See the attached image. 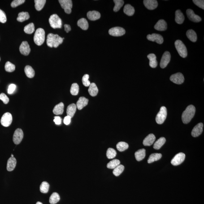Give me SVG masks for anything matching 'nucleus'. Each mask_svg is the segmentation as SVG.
I'll return each mask as SVG.
<instances>
[{
	"mask_svg": "<svg viewBox=\"0 0 204 204\" xmlns=\"http://www.w3.org/2000/svg\"><path fill=\"white\" fill-rule=\"evenodd\" d=\"M65 31H66L67 33H68L69 32L71 31V26L69 25L65 24L64 26Z\"/></svg>",
	"mask_w": 204,
	"mask_h": 204,
	"instance_id": "nucleus-56",
	"label": "nucleus"
},
{
	"mask_svg": "<svg viewBox=\"0 0 204 204\" xmlns=\"http://www.w3.org/2000/svg\"><path fill=\"white\" fill-rule=\"evenodd\" d=\"M71 117L68 116H67L65 117L64 119V123L66 125H68L71 123Z\"/></svg>",
	"mask_w": 204,
	"mask_h": 204,
	"instance_id": "nucleus-54",
	"label": "nucleus"
},
{
	"mask_svg": "<svg viewBox=\"0 0 204 204\" xmlns=\"http://www.w3.org/2000/svg\"><path fill=\"white\" fill-rule=\"evenodd\" d=\"M45 32L43 29L39 28L36 30L34 36V41L36 45L40 46L44 42Z\"/></svg>",
	"mask_w": 204,
	"mask_h": 204,
	"instance_id": "nucleus-3",
	"label": "nucleus"
},
{
	"mask_svg": "<svg viewBox=\"0 0 204 204\" xmlns=\"http://www.w3.org/2000/svg\"><path fill=\"white\" fill-rule=\"evenodd\" d=\"M124 12L128 16H132L135 13V9L130 4L126 5L124 8Z\"/></svg>",
	"mask_w": 204,
	"mask_h": 204,
	"instance_id": "nucleus-32",
	"label": "nucleus"
},
{
	"mask_svg": "<svg viewBox=\"0 0 204 204\" xmlns=\"http://www.w3.org/2000/svg\"><path fill=\"white\" fill-rule=\"evenodd\" d=\"M36 204H42V203L40 202H37Z\"/></svg>",
	"mask_w": 204,
	"mask_h": 204,
	"instance_id": "nucleus-57",
	"label": "nucleus"
},
{
	"mask_svg": "<svg viewBox=\"0 0 204 204\" xmlns=\"http://www.w3.org/2000/svg\"><path fill=\"white\" fill-rule=\"evenodd\" d=\"M88 19L91 20H96L101 17L100 13L96 11H89L87 13Z\"/></svg>",
	"mask_w": 204,
	"mask_h": 204,
	"instance_id": "nucleus-22",
	"label": "nucleus"
},
{
	"mask_svg": "<svg viewBox=\"0 0 204 204\" xmlns=\"http://www.w3.org/2000/svg\"><path fill=\"white\" fill-rule=\"evenodd\" d=\"M171 55L169 52L166 51L164 53L161 59L160 66L162 68H164L167 66L171 60Z\"/></svg>",
	"mask_w": 204,
	"mask_h": 204,
	"instance_id": "nucleus-11",
	"label": "nucleus"
},
{
	"mask_svg": "<svg viewBox=\"0 0 204 204\" xmlns=\"http://www.w3.org/2000/svg\"><path fill=\"white\" fill-rule=\"evenodd\" d=\"M186 14L189 20L192 22L198 23L201 20V18L198 16L196 15L191 9H188L186 10Z\"/></svg>",
	"mask_w": 204,
	"mask_h": 204,
	"instance_id": "nucleus-15",
	"label": "nucleus"
},
{
	"mask_svg": "<svg viewBox=\"0 0 204 204\" xmlns=\"http://www.w3.org/2000/svg\"><path fill=\"white\" fill-rule=\"evenodd\" d=\"M154 28L158 31H164L167 30V24L165 21L163 19H160L157 22L154 26Z\"/></svg>",
	"mask_w": 204,
	"mask_h": 204,
	"instance_id": "nucleus-18",
	"label": "nucleus"
},
{
	"mask_svg": "<svg viewBox=\"0 0 204 204\" xmlns=\"http://www.w3.org/2000/svg\"><path fill=\"white\" fill-rule=\"evenodd\" d=\"M193 2L196 6L204 10V1L203 0H193Z\"/></svg>",
	"mask_w": 204,
	"mask_h": 204,
	"instance_id": "nucleus-51",
	"label": "nucleus"
},
{
	"mask_svg": "<svg viewBox=\"0 0 204 204\" xmlns=\"http://www.w3.org/2000/svg\"><path fill=\"white\" fill-rule=\"evenodd\" d=\"M166 140L164 137H161L157 140L154 145V148L156 150L160 149L165 143Z\"/></svg>",
	"mask_w": 204,
	"mask_h": 204,
	"instance_id": "nucleus-34",
	"label": "nucleus"
},
{
	"mask_svg": "<svg viewBox=\"0 0 204 204\" xmlns=\"http://www.w3.org/2000/svg\"><path fill=\"white\" fill-rule=\"evenodd\" d=\"M61 6L64 10L71 9L72 8V1L71 0H59Z\"/></svg>",
	"mask_w": 204,
	"mask_h": 204,
	"instance_id": "nucleus-25",
	"label": "nucleus"
},
{
	"mask_svg": "<svg viewBox=\"0 0 204 204\" xmlns=\"http://www.w3.org/2000/svg\"><path fill=\"white\" fill-rule=\"evenodd\" d=\"M0 100L3 101L5 104L8 103L9 99L5 93H2L0 94Z\"/></svg>",
	"mask_w": 204,
	"mask_h": 204,
	"instance_id": "nucleus-52",
	"label": "nucleus"
},
{
	"mask_svg": "<svg viewBox=\"0 0 204 204\" xmlns=\"http://www.w3.org/2000/svg\"><path fill=\"white\" fill-rule=\"evenodd\" d=\"M12 120L13 118L11 114L10 113H6L4 114L1 118V124L4 127H8L12 123Z\"/></svg>",
	"mask_w": 204,
	"mask_h": 204,
	"instance_id": "nucleus-7",
	"label": "nucleus"
},
{
	"mask_svg": "<svg viewBox=\"0 0 204 204\" xmlns=\"http://www.w3.org/2000/svg\"><path fill=\"white\" fill-rule=\"evenodd\" d=\"M64 39L58 35L50 33L47 36V44L49 47L57 48L63 42Z\"/></svg>",
	"mask_w": 204,
	"mask_h": 204,
	"instance_id": "nucleus-1",
	"label": "nucleus"
},
{
	"mask_svg": "<svg viewBox=\"0 0 204 204\" xmlns=\"http://www.w3.org/2000/svg\"><path fill=\"white\" fill-rule=\"evenodd\" d=\"M109 33L110 35L118 37V36H121L124 35L126 33V31L122 27H115L110 28L109 30Z\"/></svg>",
	"mask_w": 204,
	"mask_h": 204,
	"instance_id": "nucleus-9",
	"label": "nucleus"
},
{
	"mask_svg": "<svg viewBox=\"0 0 204 204\" xmlns=\"http://www.w3.org/2000/svg\"><path fill=\"white\" fill-rule=\"evenodd\" d=\"M170 79L172 82L177 84H182L184 80V75L181 73H177L172 75Z\"/></svg>",
	"mask_w": 204,
	"mask_h": 204,
	"instance_id": "nucleus-12",
	"label": "nucleus"
},
{
	"mask_svg": "<svg viewBox=\"0 0 204 204\" xmlns=\"http://www.w3.org/2000/svg\"><path fill=\"white\" fill-rule=\"evenodd\" d=\"M78 25L83 30H87L89 28L88 21L85 18H81L79 20L77 23Z\"/></svg>",
	"mask_w": 204,
	"mask_h": 204,
	"instance_id": "nucleus-31",
	"label": "nucleus"
},
{
	"mask_svg": "<svg viewBox=\"0 0 204 204\" xmlns=\"http://www.w3.org/2000/svg\"><path fill=\"white\" fill-rule=\"evenodd\" d=\"M175 21L177 24H183L185 19L184 16L180 10H177L175 11Z\"/></svg>",
	"mask_w": 204,
	"mask_h": 204,
	"instance_id": "nucleus-24",
	"label": "nucleus"
},
{
	"mask_svg": "<svg viewBox=\"0 0 204 204\" xmlns=\"http://www.w3.org/2000/svg\"><path fill=\"white\" fill-rule=\"evenodd\" d=\"M0 60H1V58H0Z\"/></svg>",
	"mask_w": 204,
	"mask_h": 204,
	"instance_id": "nucleus-59",
	"label": "nucleus"
},
{
	"mask_svg": "<svg viewBox=\"0 0 204 204\" xmlns=\"http://www.w3.org/2000/svg\"><path fill=\"white\" fill-rule=\"evenodd\" d=\"M124 169V166L122 164H119L114 169L113 171V174L115 176H119L123 172Z\"/></svg>",
	"mask_w": 204,
	"mask_h": 204,
	"instance_id": "nucleus-42",
	"label": "nucleus"
},
{
	"mask_svg": "<svg viewBox=\"0 0 204 204\" xmlns=\"http://www.w3.org/2000/svg\"><path fill=\"white\" fill-rule=\"evenodd\" d=\"M155 139V136L153 134H150L144 139L143 144L145 146H150L154 143Z\"/></svg>",
	"mask_w": 204,
	"mask_h": 204,
	"instance_id": "nucleus-19",
	"label": "nucleus"
},
{
	"mask_svg": "<svg viewBox=\"0 0 204 204\" xmlns=\"http://www.w3.org/2000/svg\"><path fill=\"white\" fill-rule=\"evenodd\" d=\"M53 121L57 125H60L61 123V119L59 116H54Z\"/></svg>",
	"mask_w": 204,
	"mask_h": 204,
	"instance_id": "nucleus-55",
	"label": "nucleus"
},
{
	"mask_svg": "<svg viewBox=\"0 0 204 204\" xmlns=\"http://www.w3.org/2000/svg\"><path fill=\"white\" fill-rule=\"evenodd\" d=\"M185 158V155L184 153L180 152L175 155L171 160L172 164L174 166L179 165L183 163Z\"/></svg>",
	"mask_w": 204,
	"mask_h": 204,
	"instance_id": "nucleus-10",
	"label": "nucleus"
},
{
	"mask_svg": "<svg viewBox=\"0 0 204 204\" xmlns=\"http://www.w3.org/2000/svg\"><path fill=\"white\" fill-rule=\"evenodd\" d=\"M175 45L179 55L183 58H186L188 55V52L184 43L180 40H177L175 41Z\"/></svg>",
	"mask_w": 204,
	"mask_h": 204,
	"instance_id": "nucleus-4",
	"label": "nucleus"
},
{
	"mask_svg": "<svg viewBox=\"0 0 204 204\" xmlns=\"http://www.w3.org/2000/svg\"><path fill=\"white\" fill-rule=\"evenodd\" d=\"M64 104L61 102L54 107L53 109V113L56 115H61L64 112Z\"/></svg>",
	"mask_w": 204,
	"mask_h": 204,
	"instance_id": "nucleus-26",
	"label": "nucleus"
},
{
	"mask_svg": "<svg viewBox=\"0 0 204 204\" xmlns=\"http://www.w3.org/2000/svg\"><path fill=\"white\" fill-rule=\"evenodd\" d=\"M25 72L26 76L29 78H33L35 75V71L31 66H27L24 69Z\"/></svg>",
	"mask_w": 204,
	"mask_h": 204,
	"instance_id": "nucleus-35",
	"label": "nucleus"
},
{
	"mask_svg": "<svg viewBox=\"0 0 204 204\" xmlns=\"http://www.w3.org/2000/svg\"><path fill=\"white\" fill-rule=\"evenodd\" d=\"M16 89V85L15 84H10L9 86L8 89V93L9 94H12L15 91Z\"/></svg>",
	"mask_w": 204,
	"mask_h": 204,
	"instance_id": "nucleus-53",
	"label": "nucleus"
},
{
	"mask_svg": "<svg viewBox=\"0 0 204 204\" xmlns=\"http://www.w3.org/2000/svg\"><path fill=\"white\" fill-rule=\"evenodd\" d=\"M79 86L77 83H73L71 86V94L73 95H77L79 93Z\"/></svg>",
	"mask_w": 204,
	"mask_h": 204,
	"instance_id": "nucleus-46",
	"label": "nucleus"
},
{
	"mask_svg": "<svg viewBox=\"0 0 204 204\" xmlns=\"http://www.w3.org/2000/svg\"><path fill=\"white\" fill-rule=\"evenodd\" d=\"M116 152L113 148H109L107 149L106 152L107 157L109 159H112L115 158L116 155Z\"/></svg>",
	"mask_w": 204,
	"mask_h": 204,
	"instance_id": "nucleus-45",
	"label": "nucleus"
},
{
	"mask_svg": "<svg viewBox=\"0 0 204 204\" xmlns=\"http://www.w3.org/2000/svg\"><path fill=\"white\" fill-rule=\"evenodd\" d=\"M60 196L58 193L54 192L51 196L49 199V202L51 204H55L59 201Z\"/></svg>",
	"mask_w": 204,
	"mask_h": 204,
	"instance_id": "nucleus-38",
	"label": "nucleus"
},
{
	"mask_svg": "<svg viewBox=\"0 0 204 204\" xmlns=\"http://www.w3.org/2000/svg\"><path fill=\"white\" fill-rule=\"evenodd\" d=\"M49 187L50 185L49 183L46 181L43 182L40 185V190L42 193H47L49 190Z\"/></svg>",
	"mask_w": 204,
	"mask_h": 204,
	"instance_id": "nucleus-44",
	"label": "nucleus"
},
{
	"mask_svg": "<svg viewBox=\"0 0 204 204\" xmlns=\"http://www.w3.org/2000/svg\"><path fill=\"white\" fill-rule=\"evenodd\" d=\"M115 6L114 8V11L115 12H117L123 6L124 4V1L123 0H114Z\"/></svg>",
	"mask_w": 204,
	"mask_h": 204,
	"instance_id": "nucleus-43",
	"label": "nucleus"
},
{
	"mask_svg": "<svg viewBox=\"0 0 204 204\" xmlns=\"http://www.w3.org/2000/svg\"><path fill=\"white\" fill-rule=\"evenodd\" d=\"M162 157V154L159 153H154L150 155L149 159H148V163H153L155 161L161 159Z\"/></svg>",
	"mask_w": 204,
	"mask_h": 204,
	"instance_id": "nucleus-33",
	"label": "nucleus"
},
{
	"mask_svg": "<svg viewBox=\"0 0 204 204\" xmlns=\"http://www.w3.org/2000/svg\"><path fill=\"white\" fill-rule=\"evenodd\" d=\"M5 68L7 72H12L15 71V66L11 62L8 61L5 65Z\"/></svg>",
	"mask_w": 204,
	"mask_h": 204,
	"instance_id": "nucleus-47",
	"label": "nucleus"
},
{
	"mask_svg": "<svg viewBox=\"0 0 204 204\" xmlns=\"http://www.w3.org/2000/svg\"><path fill=\"white\" fill-rule=\"evenodd\" d=\"M186 36L188 39L192 42H196L197 40V34L192 30H189L187 31Z\"/></svg>",
	"mask_w": 204,
	"mask_h": 204,
	"instance_id": "nucleus-30",
	"label": "nucleus"
},
{
	"mask_svg": "<svg viewBox=\"0 0 204 204\" xmlns=\"http://www.w3.org/2000/svg\"><path fill=\"white\" fill-rule=\"evenodd\" d=\"M16 160L14 157H11L8 160L6 169L8 171H11L15 169L16 164Z\"/></svg>",
	"mask_w": 204,
	"mask_h": 204,
	"instance_id": "nucleus-21",
	"label": "nucleus"
},
{
	"mask_svg": "<svg viewBox=\"0 0 204 204\" xmlns=\"http://www.w3.org/2000/svg\"><path fill=\"white\" fill-rule=\"evenodd\" d=\"M148 58L149 60V65L152 68H155L157 67L158 63L157 61V57L154 54L151 53L148 54Z\"/></svg>",
	"mask_w": 204,
	"mask_h": 204,
	"instance_id": "nucleus-23",
	"label": "nucleus"
},
{
	"mask_svg": "<svg viewBox=\"0 0 204 204\" xmlns=\"http://www.w3.org/2000/svg\"><path fill=\"white\" fill-rule=\"evenodd\" d=\"M120 164V161L117 159H114L110 161L107 164V168L114 169Z\"/></svg>",
	"mask_w": 204,
	"mask_h": 204,
	"instance_id": "nucleus-41",
	"label": "nucleus"
},
{
	"mask_svg": "<svg viewBox=\"0 0 204 204\" xmlns=\"http://www.w3.org/2000/svg\"><path fill=\"white\" fill-rule=\"evenodd\" d=\"M147 38L149 41L156 42L158 44H162L163 42V37L160 35L153 33L152 35H148Z\"/></svg>",
	"mask_w": 204,
	"mask_h": 204,
	"instance_id": "nucleus-13",
	"label": "nucleus"
},
{
	"mask_svg": "<svg viewBox=\"0 0 204 204\" xmlns=\"http://www.w3.org/2000/svg\"><path fill=\"white\" fill-rule=\"evenodd\" d=\"M89 100L88 99L86 98L85 97H80L79 99L76 103V107L79 110H81L83 108L85 107L88 104Z\"/></svg>",
	"mask_w": 204,
	"mask_h": 204,
	"instance_id": "nucleus-20",
	"label": "nucleus"
},
{
	"mask_svg": "<svg viewBox=\"0 0 204 204\" xmlns=\"http://www.w3.org/2000/svg\"><path fill=\"white\" fill-rule=\"evenodd\" d=\"M135 155L136 160L139 161V162L142 160L145 157V149H139L138 151L136 152Z\"/></svg>",
	"mask_w": 204,
	"mask_h": 204,
	"instance_id": "nucleus-29",
	"label": "nucleus"
},
{
	"mask_svg": "<svg viewBox=\"0 0 204 204\" xmlns=\"http://www.w3.org/2000/svg\"><path fill=\"white\" fill-rule=\"evenodd\" d=\"M49 22L51 27L54 29L61 28L62 27L61 19L56 14H53L51 16L49 19Z\"/></svg>",
	"mask_w": 204,
	"mask_h": 204,
	"instance_id": "nucleus-5",
	"label": "nucleus"
},
{
	"mask_svg": "<svg viewBox=\"0 0 204 204\" xmlns=\"http://www.w3.org/2000/svg\"><path fill=\"white\" fill-rule=\"evenodd\" d=\"M35 25L33 23H31L25 27L24 31L26 33L31 34L35 31Z\"/></svg>",
	"mask_w": 204,
	"mask_h": 204,
	"instance_id": "nucleus-39",
	"label": "nucleus"
},
{
	"mask_svg": "<svg viewBox=\"0 0 204 204\" xmlns=\"http://www.w3.org/2000/svg\"><path fill=\"white\" fill-rule=\"evenodd\" d=\"M46 1L45 0H35V7L37 11H40L44 6Z\"/></svg>",
	"mask_w": 204,
	"mask_h": 204,
	"instance_id": "nucleus-37",
	"label": "nucleus"
},
{
	"mask_svg": "<svg viewBox=\"0 0 204 204\" xmlns=\"http://www.w3.org/2000/svg\"><path fill=\"white\" fill-rule=\"evenodd\" d=\"M25 2V0H15L11 2V6L12 7H16L24 3Z\"/></svg>",
	"mask_w": 204,
	"mask_h": 204,
	"instance_id": "nucleus-49",
	"label": "nucleus"
},
{
	"mask_svg": "<svg viewBox=\"0 0 204 204\" xmlns=\"http://www.w3.org/2000/svg\"><path fill=\"white\" fill-rule=\"evenodd\" d=\"M128 145L127 143L124 142H120L116 145V148L119 151L123 152L128 149Z\"/></svg>",
	"mask_w": 204,
	"mask_h": 204,
	"instance_id": "nucleus-40",
	"label": "nucleus"
},
{
	"mask_svg": "<svg viewBox=\"0 0 204 204\" xmlns=\"http://www.w3.org/2000/svg\"><path fill=\"white\" fill-rule=\"evenodd\" d=\"M167 115V109L165 107L162 106L161 107L159 112L158 113L156 117V121L157 124H163L166 120Z\"/></svg>",
	"mask_w": 204,
	"mask_h": 204,
	"instance_id": "nucleus-6",
	"label": "nucleus"
},
{
	"mask_svg": "<svg viewBox=\"0 0 204 204\" xmlns=\"http://www.w3.org/2000/svg\"><path fill=\"white\" fill-rule=\"evenodd\" d=\"M76 108L77 107L75 104H72L69 105L67 109V116H68L71 118L73 117L76 112Z\"/></svg>",
	"mask_w": 204,
	"mask_h": 204,
	"instance_id": "nucleus-27",
	"label": "nucleus"
},
{
	"mask_svg": "<svg viewBox=\"0 0 204 204\" xmlns=\"http://www.w3.org/2000/svg\"><path fill=\"white\" fill-rule=\"evenodd\" d=\"M89 75L88 74H85L84 75L82 78V82L83 85L85 87H89L91 83L89 81Z\"/></svg>",
	"mask_w": 204,
	"mask_h": 204,
	"instance_id": "nucleus-48",
	"label": "nucleus"
},
{
	"mask_svg": "<svg viewBox=\"0 0 204 204\" xmlns=\"http://www.w3.org/2000/svg\"><path fill=\"white\" fill-rule=\"evenodd\" d=\"M11 157H14V155L13 154L11 155Z\"/></svg>",
	"mask_w": 204,
	"mask_h": 204,
	"instance_id": "nucleus-58",
	"label": "nucleus"
},
{
	"mask_svg": "<svg viewBox=\"0 0 204 204\" xmlns=\"http://www.w3.org/2000/svg\"><path fill=\"white\" fill-rule=\"evenodd\" d=\"M24 137V133L20 128H17L13 136V141L16 145H19L21 142Z\"/></svg>",
	"mask_w": 204,
	"mask_h": 204,
	"instance_id": "nucleus-8",
	"label": "nucleus"
},
{
	"mask_svg": "<svg viewBox=\"0 0 204 204\" xmlns=\"http://www.w3.org/2000/svg\"><path fill=\"white\" fill-rule=\"evenodd\" d=\"M30 18L29 13L27 12H22L19 13L17 19L18 21L23 22L27 20H28Z\"/></svg>",
	"mask_w": 204,
	"mask_h": 204,
	"instance_id": "nucleus-36",
	"label": "nucleus"
},
{
	"mask_svg": "<svg viewBox=\"0 0 204 204\" xmlns=\"http://www.w3.org/2000/svg\"><path fill=\"white\" fill-rule=\"evenodd\" d=\"M7 20L6 13L4 11L0 9V22L1 23H6Z\"/></svg>",
	"mask_w": 204,
	"mask_h": 204,
	"instance_id": "nucleus-50",
	"label": "nucleus"
},
{
	"mask_svg": "<svg viewBox=\"0 0 204 204\" xmlns=\"http://www.w3.org/2000/svg\"><path fill=\"white\" fill-rule=\"evenodd\" d=\"M89 87L88 92H89V94L92 97H95V96H97L98 93V89L96 84L94 83H91Z\"/></svg>",
	"mask_w": 204,
	"mask_h": 204,
	"instance_id": "nucleus-28",
	"label": "nucleus"
},
{
	"mask_svg": "<svg viewBox=\"0 0 204 204\" xmlns=\"http://www.w3.org/2000/svg\"><path fill=\"white\" fill-rule=\"evenodd\" d=\"M196 108L193 105L187 107L182 115V120L185 124H188L191 120L195 114Z\"/></svg>",
	"mask_w": 204,
	"mask_h": 204,
	"instance_id": "nucleus-2",
	"label": "nucleus"
},
{
	"mask_svg": "<svg viewBox=\"0 0 204 204\" xmlns=\"http://www.w3.org/2000/svg\"><path fill=\"white\" fill-rule=\"evenodd\" d=\"M19 51L22 54L25 56H27L29 54L31 51L30 45L27 41H23L19 47Z\"/></svg>",
	"mask_w": 204,
	"mask_h": 204,
	"instance_id": "nucleus-14",
	"label": "nucleus"
},
{
	"mask_svg": "<svg viewBox=\"0 0 204 204\" xmlns=\"http://www.w3.org/2000/svg\"><path fill=\"white\" fill-rule=\"evenodd\" d=\"M143 3L147 8L149 10H153L156 8L158 3L156 0H144Z\"/></svg>",
	"mask_w": 204,
	"mask_h": 204,
	"instance_id": "nucleus-17",
	"label": "nucleus"
},
{
	"mask_svg": "<svg viewBox=\"0 0 204 204\" xmlns=\"http://www.w3.org/2000/svg\"><path fill=\"white\" fill-rule=\"evenodd\" d=\"M203 124L202 123H199L196 125L192 131V136L196 137L200 135L203 131Z\"/></svg>",
	"mask_w": 204,
	"mask_h": 204,
	"instance_id": "nucleus-16",
	"label": "nucleus"
}]
</instances>
